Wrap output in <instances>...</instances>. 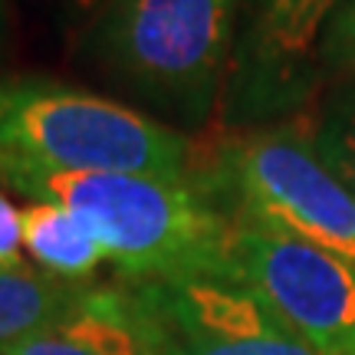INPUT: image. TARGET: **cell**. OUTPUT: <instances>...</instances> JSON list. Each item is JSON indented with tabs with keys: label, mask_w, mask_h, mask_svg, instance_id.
<instances>
[{
	"label": "cell",
	"mask_w": 355,
	"mask_h": 355,
	"mask_svg": "<svg viewBox=\"0 0 355 355\" xmlns=\"http://www.w3.org/2000/svg\"><path fill=\"white\" fill-rule=\"evenodd\" d=\"M227 211L316 243L355 266V194L316 152L313 139L286 128H250L214 145L201 171Z\"/></svg>",
	"instance_id": "cell-3"
},
{
	"label": "cell",
	"mask_w": 355,
	"mask_h": 355,
	"mask_svg": "<svg viewBox=\"0 0 355 355\" xmlns=\"http://www.w3.org/2000/svg\"><path fill=\"white\" fill-rule=\"evenodd\" d=\"M0 181L79 214L128 279H224L230 211L198 168L188 178L63 171L0 155Z\"/></svg>",
	"instance_id": "cell-1"
},
{
	"label": "cell",
	"mask_w": 355,
	"mask_h": 355,
	"mask_svg": "<svg viewBox=\"0 0 355 355\" xmlns=\"http://www.w3.org/2000/svg\"><path fill=\"white\" fill-rule=\"evenodd\" d=\"M313 145L326 158V165L343 178L355 194V89L349 96H339L322 112L319 125L313 128Z\"/></svg>",
	"instance_id": "cell-11"
},
{
	"label": "cell",
	"mask_w": 355,
	"mask_h": 355,
	"mask_svg": "<svg viewBox=\"0 0 355 355\" xmlns=\"http://www.w3.org/2000/svg\"><path fill=\"white\" fill-rule=\"evenodd\" d=\"M89 283L37 273L30 266H0V349L63 322L86 296Z\"/></svg>",
	"instance_id": "cell-9"
},
{
	"label": "cell",
	"mask_w": 355,
	"mask_h": 355,
	"mask_svg": "<svg viewBox=\"0 0 355 355\" xmlns=\"http://www.w3.org/2000/svg\"><path fill=\"white\" fill-rule=\"evenodd\" d=\"M0 155L63 171H194V148L181 132L53 79H0Z\"/></svg>",
	"instance_id": "cell-2"
},
{
	"label": "cell",
	"mask_w": 355,
	"mask_h": 355,
	"mask_svg": "<svg viewBox=\"0 0 355 355\" xmlns=\"http://www.w3.org/2000/svg\"><path fill=\"white\" fill-rule=\"evenodd\" d=\"M250 63L254 86L266 96H279L296 86L319 60L326 24L343 0H254Z\"/></svg>",
	"instance_id": "cell-8"
},
{
	"label": "cell",
	"mask_w": 355,
	"mask_h": 355,
	"mask_svg": "<svg viewBox=\"0 0 355 355\" xmlns=\"http://www.w3.org/2000/svg\"><path fill=\"white\" fill-rule=\"evenodd\" d=\"M20 247H24L20 211L0 194V266H17L20 263Z\"/></svg>",
	"instance_id": "cell-13"
},
{
	"label": "cell",
	"mask_w": 355,
	"mask_h": 355,
	"mask_svg": "<svg viewBox=\"0 0 355 355\" xmlns=\"http://www.w3.org/2000/svg\"><path fill=\"white\" fill-rule=\"evenodd\" d=\"M0 7H3V0H0Z\"/></svg>",
	"instance_id": "cell-15"
},
{
	"label": "cell",
	"mask_w": 355,
	"mask_h": 355,
	"mask_svg": "<svg viewBox=\"0 0 355 355\" xmlns=\"http://www.w3.org/2000/svg\"><path fill=\"white\" fill-rule=\"evenodd\" d=\"M79 3H83V7H89V10H99L105 0H79Z\"/></svg>",
	"instance_id": "cell-14"
},
{
	"label": "cell",
	"mask_w": 355,
	"mask_h": 355,
	"mask_svg": "<svg viewBox=\"0 0 355 355\" xmlns=\"http://www.w3.org/2000/svg\"><path fill=\"white\" fill-rule=\"evenodd\" d=\"M171 355H319L254 293L224 279L162 283Z\"/></svg>",
	"instance_id": "cell-7"
},
{
	"label": "cell",
	"mask_w": 355,
	"mask_h": 355,
	"mask_svg": "<svg viewBox=\"0 0 355 355\" xmlns=\"http://www.w3.org/2000/svg\"><path fill=\"white\" fill-rule=\"evenodd\" d=\"M24 247L46 273L86 283L105 257V247L86 220L60 204H30L20 211Z\"/></svg>",
	"instance_id": "cell-10"
},
{
	"label": "cell",
	"mask_w": 355,
	"mask_h": 355,
	"mask_svg": "<svg viewBox=\"0 0 355 355\" xmlns=\"http://www.w3.org/2000/svg\"><path fill=\"white\" fill-rule=\"evenodd\" d=\"M0 355H171L162 283H89L83 303L50 329H40Z\"/></svg>",
	"instance_id": "cell-6"
},
{
	"label": "cell",
	"mask_w": 355,
	"mask_h": 355,
	"mask_svg": "<svg viewBox=\"0 0 355 355\" xmlns=\"http://www.w3.org/2000/svg\"><path fill=\"white\" fill-rule=\"evenodd\" d=\"M319 66L332 79H343L355 89V0H343L326 24L319 43Z\"/></svg>",
	"instance_id": "cell-12"
},
{
	"label": "cell",
	"mask_w": 355,
	"mask_h": 355,
	"mask_svg": "<svg viewBox=\"0 0 355 355\" xmlns=\"http://www.w3.org/2000/svg\"><path fill=\"white\" fill-rule=\"evenodd\" d=\"M224 283L254 293L319 355H355V266L343 257L230 211Z\"/></svg>",
	"instance_id": "cell-5"
},
{
	"label": "cell",
	"mask_w": 355,
	"mask_h": 355,
	"mask_svg": "<svg viewBox=\"0 0 355 355\" xmlns=\"http://www.w3.org/2000/svg\"><path fill=\"white\" fill-rule=\"evenodd\" d=\"M96 13V40L122 79L178 112H207L241 0H105Z\"/></svg>",
	"instance_id": "cell-4"
}]
</instances>
